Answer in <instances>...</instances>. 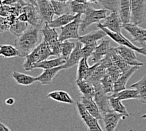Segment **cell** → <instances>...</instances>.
<instances>
[{"mask_svg":"<svg viewBox=\"0 0 146 131\" xmlns=\"http://www.w3.org/2000/svg\"><path fill=\"white\" fill-rule=\"evenodd\" d=\"M40 29V27L30 25L26 31L14 41L13 45L18 50V57H25L37 46Z\"/></svg>","mask_w":146,"mask_h":131,"instance_id":"obj_1","label":"cell"},{"mask_svg":"<svg viewBox=\"0 0 146 131\" xmlns=\"http://www.w3.org/2000/svg\"><path fill=\"white\" fill-rule=\"evenodd\" d=\"M55 29L48 26L47 23H44L40 30V33L43 37V41L48 44L52 56L59 57L62 42L59 41V35Z\"/></svg>","mask_w":146,"mask_h":131,"instance_id":"obj_2","label":"cell"},{"mask_svg":"<svg viewBox=\"0 0 146 131\" xmlns=\"http://www.w3.org/2000/svg\"><path fill=\"white\" fill-rule=\"evenodd\" d=\"M107 11L108 10L104 8L96 10L90 7L88 3L86 12L84 14V17L81 21L80 27V31L84 32L91 24L98 23L101 20H104L107 17L106 16Z\"/></svg>","mask_w":146,"mask_h":131,"instance_id":"obj_3","label":"cell"},{"mask_svg":"<svg viewBox=\"0 0 146 131\" xmlns=\"http://www.w3.org/2000/svg\"><path fill=\"white\" fill-rule=\"evenodd\" d=\"M81 14H78L77 17L71 22L66 25L59 28V39L62 42L69 39H78L80 36L78 34V30L80 29L82 19Z\"/></svg>","mask_w":146,"mask_h":131,"instance_id":"obj_4","label":"cell"},{"mask_svg":"<svg viewBox=\"0 0 146 131\" xmlns=\"http://www.w3.org/2000/svg\"><path fill=\"white\" fill-rule=\"evenodd\" d=\"M146 0H131L130 23L139 25L146 19Z\"/></svg>","mask_w":146,"mask_h":131,"instance_id":"obj_5","label":"cell"},{"mask_svg":"<svg viewBox=\"0 0 146 131\" xmlns=\"http://www.w3.org/2000/svg\"><path fill=\"white\" fill-rule=\"evenodd\" d=\"M75 105L80 118L83 120L88 130H103L98 122V119L94 117L85 108L81 102H76Z\"/></svg>","mask_w":146,"mask_h":131,"instance_id":"obj_6","label":"cell"},{"mask_svg":"<svg viewBox=\"0 0 146 131\" xmlns=\"http://www.w3.org/2000/svg\"><path fill=\"white\" fill-rule=\"evenodd\" d=\"M97 27H98L99 29L104 30V31L106 33L107 35L109 36L112 40L114 41L118 45H125V46H127L128 47L132 49L137 52V53H138L141 54H143L145 56H146V50L144 47H142L141 48H139L138 47H137L136 45L133 44L131 42H130L127 39H126L125 37H123L122 35H121V33H117L111 32L108 29L105 28V27H103L102 25V23H100L99 22L97 23Z\"/></svg>","mask_w":146,"mask_h":131,"instance_id":"obj_7","label":"cell"},{"mask_svg":"<svg viewBox=\"0 0 146 131\" xmlns=\"http://www.w3.org/2000/svg\"><path fill=\"white\" fill-rule=\"evenodd\" d=\"M122 28L131 35L132 41L137 42L142 47H145L146 43V29L139 27L132 23H123Z\"/></svg>","mask_w":146,"mask_h":131,"instance_id":"obj_8","label":"cell"},{"mask_svg":"<svg viewBox=\"0 0 146 131\" xmlns=\"http://www.w3.org/2000/svg\"><path fill=\"white\" fill-rule=\"evenodd\" d=\"M95 95L94 97V100L98 105L102 116L106 112L110 110V96L106 95L105 93L101 84L95 85Z\"/></svg>","mask_w":146,"mask_h":131,"instance_id":"obj_9","label":"cell"},{"mask_svg":"<svg viewBox=\"0 0 146 131\" xmlns=\"http://www.w3.org/2000/svg\"><path fill=\"white\" fill-rule=\"evenodd\" d=\"M111 49H113L118 55H120L125 61L130 66H141L144 65V63L139 61L137 59L134 51L132 49L125 46V45H119V46L117 47H111Z\"/></svg>","mask_w":146,"mask_h":131,"instance_id":"obj_10","label":"cell"},{"mask_svg":"<svg viewBox=\"0 0 146 131\" xmlns=\"http://www.w3.org/2000/svg\"><path fill=\"white\" fill-rule=\"evenodd\" d=\"M36 8L44 23L48 24L52 20L54 13L50 0H37Z\"/></svg>","mask_w":146,"mask_h":131,"instance_id":"obj_11","label":"cell"},{"mask_svg":"<svg viewBox=\"0 0 146 131\" xmlns=\"http://www.w3.org/2000/svg\"><path fill=\"white\" fill-rule=\"evenodd\" d=\"M122 114L110 110L103 115V122L104 124V128L106 131H114L116 129L117 125L121 119H124Z\"/></svg>","mask_w":146,"mask_h":131,"instance_id":"obj_12","label":"cell"},{"mask_svg":"<svg viewBox=\"0 0 146 131\" xmlns=\"http://www.w3.org/2000/svg\"><path fill=\"white\" fill-rule=\"evenodd\" d=\"M105 21L102 25L108 29L110 31L117 33H121V30L122 28V22L120 17L119 13L117 12H111L109 16L105 18Z\"/></svg>","mask_w":146,"mask_h":131,"instance_id":"obj_13","label":"cell"},{"mask_svg":"<svg viewBox=\"0 0 146 131\" xmlns=\"http://www.w3.org/2000/svg\"><path fill=\"white\" fill-rule=\"evenodd\" d=\"M99 65L100 62L95 63V65L91 67H89L87 63V59L83 57L78 63L76 80H87L92 75L93 72L95 71L97 66Z\"/></svg>","mask_w":146,"mask_h":131,"instance_id":"obj_14","label":"cell"},{"mask_svg":"<svg viewBox=\"0 0 146 131\" xmlns=\"http://www.w3.org/2000/svg\"><path fill=\"white\" fill-rule=\"evenodd\" d=\"M76 47L72 51L71 54L66 60V63L64 65V69L71 68L72 67L78 65L80 60L83 58V53H82V45L83 44L81 42L76 40Z\"/></svg>","mask_w":146,"mask_h":131,"instance_id":"obj_15","label":"cell"},{"mask_svg":"<svg viewBox=\"0 0 146 131\" xmlns=\"http://www.w3.org/2000/svg\"><path fill=\"white\" fill-rule=\"evenodd\" d=\"M140 66H132L128 71L123 72L120 76L114 83L113 93H117L125 89V86L127 81L132 77V76L139 69Z\"/></svg>","mask_w":146,"mask_h":131,"instance_id":"obj_16","label":"cell"},{"mask_svg":"<svg viewBox=\"0 0 146 131\" xmlns=\"http://www.w3.org/2000/svg\"><path fill=\"white\" fill-rule=\"evenodd\" d=\"M22 12H24L28 17V23L32 26L41 27L44 23L40 20L36 7L32 4H27L22 9Z\"/></svg>","mask_w":146,"mask_h":131,"instance_id":"obj_17","label":"cell"},{"mask_svg":"<svg viewBox=\"0 0 146 131\" xmlns=\"http://www.w3.org/2000/svg\"><path fill=\"white\" fill-rule=\"evenodd\" d=\"M75 84L82 96L88 98L93 99L95 95V86L86 80H76Z\"/></svg>","mask_w":146,"mask_h":131,"instance_id":"obj_18","label":"cell"},{"mask_svg":"<svg viewBox=\"0 0 146 131\" xmlns=\"http://www.w3.org/2000/svg\"><path fill=\"white\" fill-rule=\"evenodd\" d=\"M62 69H64V65L56 67V68L44 69L43 72L36 77L37 81H38L41 84L48 85L49 84L54 78L56 76L57 73Z\"/></svg>","mask_w":146,"mask_h":131,"instance_id":"obj_19","label":"cell"},{"mask_svg":"<svg viewBox=\"0 0 146 131\" xmlns=\"http://www.w3.org/2000/svg\"><path fill=\"white\" fill-rule=\"evenodd\" d=\"M110 41L102 40L100 45L95 48L91 55V60L93 63L95 64L100 62L108 53L110 49Z\"/></svg>","mask_w":146,"mask_h":131,"instance_id":"obj_20","label":"cell"},{"mask_svg":"<svg viewBox=\"0 0 146 131\" xmlns=\"http://www.w3.org/2000/svg\"><path fill=\"white\" fill-rule=\"evenodd\" d=\"M40 51L38 45L31 53L25 57V61L23 64V68L25 71H31L33 69L35 64L40 62Z\"/></svg>","mask_w":146,"mask_h":131,"instance_id":"obj_21","label":"cell"},{"mask_svg":"<svg viewBox=\"0 0 146 131\" xmlns=\"http://www.w3.org/2000/svg\"><path fill=\"white\" fill-rule=\"evenodd\" d=\"M106 35H107V34L104 30L100 29L99 30L92 31L86 35L81 36L76 40L81 42L83 44L95 43L99 40H102Z\"/></svg>","mask_w":146,"mask_h":131,"instance_id":"obj_22","label":"cell"},{"mask_svg":"<svg viewBox=\"0 0 146 131\" xmlns=\"http://www.w3.org/2000/svg\"><path fill=\"white\" fill-rule=\"evenodd\" d=\"M81 102L87 110L98 120H102L103 116L101 114L98 105L93 99L86 98L83 96H81Z\"/></svg>","mask_w":146,"mask_h":131,"instance_id":"obj_23","label":"cell"},{"mask_svg":"<svg viewBox=\"0 0 146 131\" xmlns=\"http://www.w3.org/2000/svg\"><path fill=\"white\" fill-rule=\"evenodd\" d=\"M122 23L130 22L131 18V0H120L119 11Z\"/></svg>","mask_w":146,"mask_h":131,"instance_id":"obj_24","label":"cell"},{"mask_svg":"<svg viewBox=\"0 0 146 131\" xmlns=\"http://www.w3.org/2000/svg\"><path fill=\"white\" fill-rule=\"evenodd\" d=\"M76 15L66 13L59 16L57 18L52 20L50 22L48 23V25L52 28H60V27L66 25L67 24L71 22L77 17Z\"/></svg>","mask_w":146,"mask_h":131,"instance_id":"obj_25","label":"cell"},{"mask_svg":"<svg viewBox=\"0 0 146 131\" xmlns=\"http://www.w3.org/2000/svg\"><path fill=\"white\" fill-rule=\"evenodd\" d=\"M66 63V59L62 57H57V58L51 59V60H45L43 61L38 63L33 66V69L35 68H41L43 69H51L56 67L62 66L65 65Z\"/></svg>","mask_w":146,"mask_h":131,"instance_id":"obj_26","label":"cell"},{"mask_svg":"<svg viewBox=\"0 0 146 131\" xmlns=\"http://www.w3.org/2000/svg\"><path fill=\"white\" fill-rule=\"evenodd\" d=\"M12 77L16 83L23 86H29L37 81L36 77H33L32 76L27 75L17 71H14L12 73Z\"/></svg>","mask_w":146,"mask_h":131,"instance_id":"obj_27","label":"cell"},{"mask_svg":"<svg viewBox=\"0 0 146 131\" xmlns=\"http://www.w3.org/2000/svg\"><path fill=\"white\" fill-rule=\"evenodd\" d=\"M47 98L59 102L68 103V104L74 103V101L71 98V96L64 91H54L50 92L47 95Z\"/></svg>","mask_w":146,"mask_h":131,"instance_id":"obj_28","label":"cell"},{"mask_svg":"<svg viewBox=\"0 0 146 131\" xmlns=\"http://www.w3.org/2000/svg\"><path fill=\"white\" fill-rule=\"evenodd\" d=\"M130 88H135L137 90L139 95V102L142 104H146V75L137 82L132 84Z\"/></svg>","mask_w":146,"mask_h":131,"instance_id":"obj_29","label":"cell"},{"mask_svg":"<svg viewBox=\"0 0 146 131\" xmlns=\"http://www.w3.org/2000/svg\"><path fill=\"white\" fill-rule=\"evenodd\" d=\"M106 74V67L100 63V65L97 66V68L93 72L92 75L88 79V81L93 84V86L100 84V81L105 76V75Z\"/></svg>","mask_w":146,"mask_h":131,"instance_id":"obj_30","label":"cell"},{"mask_svg":"<svg viewBox=\"0 0 146 131\" xmlns=\"http://www.w3.org/2000/svg\"><path fill=\"white\" fill-rule=\"evenodd\" d=\"M111 95L120 100L121 101L129 99H137L139 97V95L137 90L135 88H130V89H125L117 93H113Z\"/></svg>","mask_w":146,"mask_h":131,"instance_id":"obj_31","label":"cell"},{"mask_svg":"<svg viewBox=\"0 0 146 131\" xmlns=\"http://www.w3.org/2000/svg\"><path fill=\"white\" fill-rule=\"evenodd\" d=\"M110 105L111 110L122 114L124 117H128L130 116V114L127 112L125 106L121 103V100L117 97H115L113 95L110 96Z\"/></svg>","mask_w":146,"mask_h":131,"instance_id":"obj_32","label":"cell"},{"mask_svg":"<svg viewBox=\"0 0 146 131\" xmlns=\"http://www.w3.org/2000/svg\"><path fill=\"white\" fill-rule=\"evenodd\" d=\"M29 25L30 24L28 22H22L17 18L15 22L11 25L9 31L12 34L18 37L26 31Z\"/></svg>","mask_w":146,"mask_h":131,"instance_id":"obj_33","label":"cell"},{"mask_svg":"<svg viewBox=\"0 0 146 131\" xmlns=\"http://www.w3.org/2000/svg\"><path fill=\"white\" fill-rule=\"evenodd\" d=\"M110 53L111 54L112 61H113L115 66H117L118 68L121 70V72H126L131 68L132 66L128 65V64L123 59L122 57H121L120 55H118L116 52H115L113 49H111V48H110Z\"/></svg>","mask_w":146,"mask_h":131,"instance_id":"obj_34","label":"cell"},{"mask_svg":"<svg viewBox=\"0 0 146 131\" xmlns=\"http://www.w3.org/2000/svg\"><path fill=\"white\" fill-rule=\"evenodd\" d=\"M69 2H59L50 1L54 13L57 16L69 13L70 12Z\"/></svg>","mask_w":146,"mask_h":131,"instance_id":"obj_35","label":"cell"},{"mask_svg":"<svg viewBox=\"0 0 146 131\" xmlns=\"http://www.w3.org/2000/svg\"><path fill=\"white\" fill-rule=\"evenodd\" d=\"M76 43L73 42H69L68 40L64 41L61 42L60 45V56L62 57L66 60L68 59L70 54L76 47Z\"/></svg>","mask_w":146,"mask_h":131,"instance_id":"obj_36","label":"cell"},{"mask_svg":"<svg viewBox=\"0 0 146 131\" xmlns=\"http://www.w3.org/2000/svg\"><path fill=\"white\" fill-rule=\"evenodd\" d=\"M88 3H79L73 0L69 2V9L70 12L72 14L76 15V14H84L86 12V8L88 7Z\"/></svg>","mask_w":146,"mask_h":131,"instance_id":"obj_37","label":"cell"},{"mask_svg":"<svg viewBox=\"0 0 146 131\" xmlns=\"http://www.w3.org/2000/svg\"><path fill=\"white\" fill-rule=\"evenodd\" d=\"M120 0H99L98 2L103 8L118 13L120 9Z\"/></svg>","mask_w":146,"mask_h":131,"instance_id":"obj_38","label":"cell"},{"mask_svg":"<svg viewBox=\"0 0 146 131\" xmlns=\"http://www.w3.org/2000/svg\"><path fill=\"white\" fill-rule=\"evenodd\" d=\"M17 16L15 15H9L8 17H1L0 18V30L1 32H3L9 30L11 25L17 20Z\"/></svg>","mask_w":146,"mask_h":131,"instance_id":"obj_39","label":"cell"},{"mask_svg":"<svg viewBox=\"0 0 146 131\" xmlns=\"http://www.w3.org/2000/svg\"><path fill=\"white\" fill-rule=\"evenodd\" d=\"M0 54L3 57L10 58L18 56V52L15 47L10 45H3L0 47Z\"/></svg>","mask_w":146,"mask_h":131,"instance_id":"obj_40","label":"cell"},{"mask_svg":"<svg viewBox=\"0 0 146 131\" xmlns=\"http://www.w3.org/2000/svg\"><path fill=\"white\" fill-rule=\"evenodd\" d=\"M114 83H115L113 81V80H111V78L107 74H106L105 76L100 81V84H101L105 93H113Z\"/></svg>","mask_w":146,"mask_h":131,"instance_id":"obj_41","label":"cell"},{"mask_svg":"<svg viewBox=\"0 0 146 131\" xmlns=\"http://www.w3.org/2000/svg\"><path fill=\"white\" fill-rule=\"evenodd\" d=\"M122 73L123 72H121V70L115 66L113 63L106 68V74L111 78L114 83L118 80V78L120 76Z\"/></svg>","mask_w":146,"mask_h":131,"instance_id":"obj_42","label":"cell"},{"mask_svg":"<svg viewBox=\"0 0 146 131\" xmlns=\"http://www.w3.org/2000/svg\"><path fill=\"white\" fill-rule=\"evenodd\" d=\"M84 47L82 48V53H83V57L88 59L90 56H91L93 53L95 51V48L98 46L97 42L91 44H84Z\"/></svg>","mask_w":146,"mask_h":131,"instance_id":"obj_43","label":"cell"},{"mask_svg":"<svg viewBox=\"0 0 146 131\" xmlns=\"http://www.w3.org/2000/svg\"><path fill=\"white\" fill-rule=\"evenodd\" d=\"M23 3L27 4L24 0H3L1 2V4L10 5L14 3Z\"/></svg>","mask_w":146,"mask_h":131,"instance_id":"obj_44","label":"cell"},{"mask_svg":"<svg viewBox=\"0 0 146 131\" xmlns=\"http://www.w3.org/2000/svg\"><path fill=\"white\" fill-rule=\"evenodd\" d=\"M17 19L22 21V22H28V17H27V15L25 13H24V12H22L20 14L19 16L17 17Z\"/></svg>","mask_w":146,"mask_h":131,"instance_id":"obj_45","label":"cell"},{"mask_svg":"<svg viewBox=\"0 0 146 131\" xmlns=\"http://www.w3.org/2000/svg\"><path fill=\"white\" fill-rule=\"evenodd\" d=\"M25 1L27 4H32L33 5H34L35 7L36 6V4H37V0H24Z\"/></svg>","mask_w":146,"mask_h":131,"instance_id":"obj_46","label":"cell"},{"mask_svg":"<svg viewBox=\"0 0 146 131\" xmlns=\"http://www.w3.org/2000/svg\"><path fill=\"white\" fill-rule=\"evenodd\" d=\"M10 129L7 126H5L3 124L0 123V131H10Z\"/></svg>","mask_w":146,"mask_h":131,"instance_id":"obj_47","label":"cell"},{"mask_svg":"<svg viewBox=\"0 0 146 131\" xmlns=\"http://www.w3.org/2000/svg\"><path fill=\"white\" fill-rule=\"evenodd\" d=\"M14 102H15V100H14L13 98H8V99H7V100L5 101V103H6V104H7V105H13V103H14Z\"/></svg>","mask_w":146,"mask_h":131,"instance_id":"obj_48","label":"cell"},{"mask_svg":"<svg viewBox=\"0 0 146 131\" xmlns=\"http://www.w3.org/2000/svg\"><path fill=\"white\" fill-rule=\"evenodd\" d=\"M88 2L91 3H94V4H96L98 2L99 0H87Z\"/></svg>","mask_w":146,"mask_h":131,"instance_id":"obj_49","label":"cell"},{"mask_svg":"<svg viewBox=\"0 0 146 131\" xmlns=\"http://www.w3.org/2000/svg\"><path fill=\"white\" fill-rule=\"evenodd\" d=\"M74 1L79 3H88L87 0H74Z\"/></svg>","mask_w":146,"mask_h":131,"instance_id":"obj_50","label":"cell"},{"mask_svg":"<svg viewBox=\"0 0 146 131\" xmlns=\"http://www.w3.org/2000/svg\"><path fill=\"white\" fill-rule=\"evenodd\" d=\"M50 1H59V2H69V1H71V0H50Z\"/></svg>","mask_w":146,"mask_h":131,"instance_id":"obj_51","label":"cell"},{"mask_svg":"<svg viewBox=\"0 0 146 131\" xmlns=\"http://www.w3.org/2000/svg\"><path fill=\"white\" fill-rule=\"evenodd\" d=\"M141 118H146V114H144V115H142V116H141Z\"/></svg>","mask_w":146,"mask_h":131,"instance_id":"obj_52","label":"cell"},{"mask_svg":"<svg viewBox=\"0 0 146 131\" xmlns=\"http://www.w3.org/2000/svg\"><path fill=\"white\" fill-rule=\"evenodd\" d=\"M144 47V48L146 50V46H145V47Z\"/></svg>","mask_w":146,"mask_h":131,"instance_id":"obj_53","label":"cell"}]
</instances>
